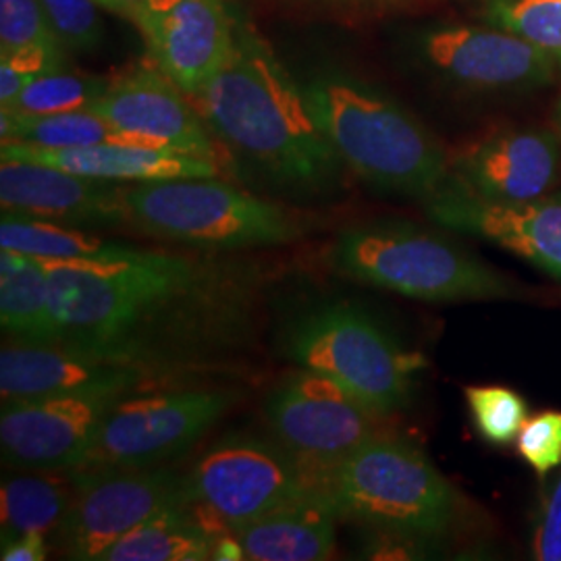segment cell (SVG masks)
Returning a JSON list of instances; mask_svg holds the SVG:
<instances>
[{
  "label": "cell",
  "instance_id": "cell-1",
  "mask_svg": "<svg viewBox=\"0 0 561 561\" xmlns=\"http://www.w3.org/2000/svg\"><path fill=\"white\" fill-rule=\"evenodd\" d=\"M59 347L162 381L225 368L259 341L261 266L131 248L113 261H42Z\"/></svg>",
  "mask_w": 561,
  "mask_h": 561
},
{
  "label": "cell",
  "instance_id": "cell-2",
  "mask_svg": "<svg viewBox=\"0 0 561 561\" xmlns=\"http://www.w3.org/2000/svg\"><path fill=\"white\" fill-rule=\"evenodd\" d=\"M202 117L275 185L304 196L331 192L341 161L314 119L304 88L252 32L194 96Z\"/></svg>",
  "mask_w": 561,
  "mask_h": 561
},
{
  "label": "cell",
  "instance_id": "cell-3",
  "mask_svg": "<svg viewBox=\"0 0 561 561\" xmlns=\"http://www.w3.org/2000/svg\"><path fill=\"white\" fill-rule=\"evenodd\" d=\"M304 92L343 164L375 190L426 201L449 178L442 144L379 90L345 76H324Z\"/></svg>",
  "mask_w": 561,
  "mask_h": 561
},
{
  "label": "cell",
  "instance_id": "cell-4",
  "mask_svg": "<svg viewBox=\"0 0 561 561\" xmlns=\"http://www.w3.org/2000/svg\"><path fill=\"white\" fill-rule=\"evenodd\" d=\"M341 275L428 304L516 298L520 283L456 241L398 219L354 225L331 248Z\"/></svg>",
  "mask_w": 561,
  "mask_h": 561
},
{
  "label": "cell",
  "instance_id": "cell-5",
  "mask_svg": "<svg viewBox=\"0 0 561 561\" xmlns=\"http://www.w3.org/2000/svg\"><path fill=\"white\" fill-rule=\"evenodd\" d=\"M312 481L337 516L382 533L437 539L460 514L456 489L428 456L414 443L385 433L322 468Z\"/></svg>",
  "mask_w": 561,
  "mask_h": 561
},
{
  "label": "cell",
  "instance_id": "cell-6",
  "mask_svg": "<svg viewBox=\"0 0 561 561\" xmlns=\"http://www.w3.org/2000/svg\"><path fill=\"white\" fill-rule=\"evenodd\" d=\"M300 368L340 382L377 416L405 408L426 362L403 347L370 312L352 301H322L301 310L283 335Z\"/></svg>",
  "mask_w": 561,
  "mask_h": 561
},
{
  "label": "cell",
  "instance_id": "cell-7",
  "mask_svg": "<svg viewBox=\"0 0 561 561\" xmlns=\"http://www.w3.org/2000/svg\"><path fill=\"white\" fill-rule=\"evenodd\" d=\"M125 202L144 233L206 252L273 248L301 236L283 206L215 178L146 181L125 187Z\"/></svg>",
  "mask_w": 561,
  "mask_h": 561
},
{
  "label": "cell",
  "instance_id": "cell-8",
  "mask_svg": "<svg viewBox=\"0 0 561 561\" xmlns=\"http://www.w3.org/2000/svg\"><path fill=\"white\" fill-rule=\"evenodd\" d=\"M238 400L240 396L229 389L127 396L108 410L85 458L73 470L154 468L180 458Z\"/></svg>",
  "mask_w": 561,
  "mask_h": 561
},
{
  "label": "cell",
  "instance_id": "cell-9",
  "mask_svg": "<svg viewBox=\"0 0 561 561\" xmlns=\"http://www.w3.org/2000/svg\"><path fill=\"white\" fill-rule=\"evenodd\" d=\"M192 503L236 530L283 503L317 493L310 472L277 439L233 433L185 474Z\"/></svg>",
  "mask_w": 561,
  "mask_h": 561
},
{
  "label": "cell",
  "instance_id": "cell-10",
  "mask_svg": "<svg viewBox=\"0 0 561 561\" xmlns=\"http://www.w3.org/2000/svg\"><path fill=\"white\" fill-rule=\"evenodd\" d=\"M73 500L55 530L67 558L101 561L123 535L159 512L192 503L185 477L171 468L69 470Z\"/></svg>",
  "mask_w": 561,
  "mask_h": 561
},
{
  "label": "cell",
  "instance_id": "cell-11",
  "mask_svg": "<svg viewBox=\"0 0 561 561\" xmlns=\"http://www.w3.org/2000/svg\"><path fill=\"white\" fill-rule=\"evenodd\" d=\"M264 414L275 439L310 477L382 433V416L362 405L340 382L306 368L277 382L266 398Z\"/></svg>",
  "mask_w": 561,
  "mask_h": 561
},
{
  "label": "cell",
  "instance_id": "cell-12",
  "mask_svg": "<svg viewBox=\"0 0 561 561\" xmlns=\"http://www.w3.org/2000/svg\"><path fill=\"white\" fill-rule=\"evenodd\" d=\"M424 206L443 227L495 243L561 280V190L537 201L495 204L477 198L447 178Z\"/></svg>",
  "mask_w": 561,
  "mask_h": 561
},
{
  "label": "cell",
  "instance_id": "cell-13",
  "mask_svg": "<svg viewBox=\"0 0 561 561\" xmlns=\"http://www.w3.org/2000/svg\"><path fill=\"white\" fill-rule=\"evenodd\" d=\"M127 398V396H125ZM117 396H62L9 401L0 412L4 468L67 472L78 468Z\"/></svg>",
  "mask_w": 561,
  "mask_h": 561
},
{
  "label": "cell",
  "instance_id": "cell-14",
  "mask_svg": "<svg viewBox=\"0 0 561 561\" xmlns=\"http://www.w3.org/2000/svg\"><path fill=\"white\" fill-rule=\"evenodd\" d=\"M138 27L154 65L192 99L231 57L238 32L225 0H152Z\"/></svg>",
  "mask_w": 561,
  "mask_h": 561
},
{
  "label": "cell",
  "instance_id": "cell-15",
  "mask_svg": "<svg viewBox=\"0 0 561 561\" xmlns=\"http://www.w3.org/2000/svg\"><path fill=\"white\" fill-rule=\"evenodd\" d=\"M185 96L157 65L138 67L111 81L106 94L88 111L131 144L215 159V144Z\"/></svg>",
  "mask_w": 561,
  "mask_h": 561
},
{
  "label": "cell",
  "instance_id": "cell-16",
  "mask_svg": "<svg viewBox=\"0 0 561 561\" xmlns=\"http://www.w3.org/2000/svg\"><path fill=\"white\" fill-rule=\"evenodd\" d=\"M561 175L560 136L505 129L468 148L449 171L466 192L495 204H522L553 192Z\"/></svg>",
  "mask_w": 561,
  "mask_h": 561
},
{
  "label": "cell",
  "instance_id": "cell-17",
  "mask_svg": "<svg viewBox=\"0 0 561 561\" xmlns=\"http://www.w3.org/2000/svg\"><path fill=\"white\" fill-rule=\"evenodd\" d=\"M424 53L445 76L479 90L545 85L558 71L539 46L493 25L435 30L424 38Z\"/></svg>",
  "mask_w": 561,
  "mask_h": 561
},
{
  "label": "cell",
  "instance_id": "cell-18",
  "mask_svg": "<svg viewBox=\"0 0 561 561\" xmlns=\"http://www.w3.org/2000/svg\"><path fill=\"white\" fill-rule=\"evenodd\" d=\"M2 210H18L69 227H119L129 222L125 187L48 164L2 161Z\"/></svg>",
  "mask_w": 561,
  "mask_h": 561
},
{
  "label": "cell",
  "instance_id": "cell-19",
  "mask_svg": "<svg viewBox=\"0 0 561 561\" xmlns=\"http://www.w3.org/2000/svg\"><path fill=\"white\" fill-rule=\"evenodd\" d=\"M150 382L131 368L92 360L53 345L9 343L0 352L2 403L62 396L125 398Z\"/></svg>",
  "mask_w": 561,
  "mask_h": 561
},
{
  "label": "cell",
  "instance_id": "cell-20",
  "mask_svg": "<svg viewBox=\"0 0 561 561\" xmlns=\"http://www.w3.org/2000/svg\"><path fill=\"white\" fill-rule=\"evenodd\" d=\"M0 161L38 162L85 178L136 183L215 178L219 173L215 159L125 141H106L60 150L21 141H2Z\"/></svg>",
  "mask_w": 561,
  "mask_h": 561
},
{
  "label": "cell",
  "instance_id": "cell-21",
  "mask_svg": "<svg viewBox=\"0 0 561 561\" xmlns=\"http://www.w3.org/2000/svg\"><path fill=\"white\" fill-rule=\"evenodd\" d=\"M335 510L319 493L283 503L231 530L252 561H321L335 551Z\"/></svg>",
  "mask_w": 561,
  "mask_h": 561
},
{
  "label": "cell",
  "instance_id": "cell-22",
  "mask_svg": "<svg viewBox=\"0 0 561 561\" xmlns=\"http://www.w3.org/2000/svg\"><path fill=\"white\" fill-rule=\"evenodd\" d=\"M0 327L9 343L59 347V319L44 262L7 248H0Z\"/></svg>",
  "mask_w": 561,
  "mask_h": 561
},
{
  "label": "cell",
  "instance_id": "cell-23",
  "mask_svg": "<svg viewBox=\"0 0 561 561\" xmlns=\"http://www.w3.org/2000/svg\"><path fill=\"white\" fill-rule=\"evenodd\" d=\"M215 537L194 503L171 507L141 522L111 545L101 561H204L210 560Z\"/></svg>",
  "mask_w": 561,
  "mask_h": 561
},
{
  "label": "cell",
  "instance_id": "cell-24",
  "mask_svg": "<svg viewBox=\"0 0 561 561\" xmlns=\"http://www.w3.org/2000/svg\"><path fill=\"white\" fill-rule=\"evenodd\" d=\"M0 489V545L25 533H50L59 528L73 500L69 474L13 470Z\"/></svg>",
  "mask_w": 561,
  "mask_h": 561
},
{
  "label": "cell",
  "instance_id": "cell-25",
  "mask_svg": "<svg viewBox=\"0 0 561 561\" xmlns=\"http://www.w3.org/2000/svg\"><path fill=\"white\" fill-rule=\"evenodd\" d=\"M0 248L15 250L38 261H113L131 248L102 240L81 229L46 221L18 210H2Z\"/></svg>",
  "mask_w": 561,
  "mask_h": 561
},
{
  "label": "cell",
  "instance_id": "cell-26",
  "mask_svg": "<svg viewBox=\"0 0 561 561\" xmlns=\"http://www.w3.org/2000/svg\"><path fill=\"white\" fill-rule=\"evenodd\" d=\"M65 50L41 0H0V60L41 78L67 69Z\"/></svg>",
  "mask_w": 561,
  "mask_h": 561
},
{
  "label": "cell",
  "instance_id": "cell-27",
  "mask_svg": "<svg viewBox=\"0 0 561 561\" xmlns=\"http://www.w3.org/2000/svg\"><path fill=\"white\" fill-rule=\"evenodd\" d=\"M2 141H21L41 148H83L106 141L125 140L119 131L92 111H71L53 115H30L13 108L0 111Z\"/></svg>",
  "mask_w": 561,
  "mask_h": 561
},
{
  "label": "cell",
  "instance_id": "cell-28",
  "mask_svg": "<svg viewBox=\"0 0 561 561\" xmlns=\"http://www.w3.org/2000/svg\"><path fill=\"white\" fill-rule=\"evenodd\" d=\"M481 15L539 46L561 71V0H481Z\"/></svg>",
  "mask_w": 561,
  "mask_h": 561
},
{
  "label": "cell",
  "instance_id": "cell-29",
  "mask_svg": "<svg viewBox=\"0 0 561 561\" xmlns=\"http://www.w3.org/2000/svg\"><path fill=\"white\" fill-rule=\"evenodd\" d=\"M111 81L76 71H53L23 88L20 96L7 108L30 115H53L85 111L106 94Z\"/></svg>",
  "mask_w": 561,
  "mask_h": 561
},
{
  "label": "cell",
  "instance_id": "cell-30",
  "mask_svg": "<svg viewBox=\"0 0 561 561\" xmlns=\"http://www.w3.org/2000/svg\"><path fill=\"white\" fill-rule=\"evenodd\" d=\"M463 398L482 442L495 447L516 443L528 421V405L520 393L502 385H470Z\"/></svg>",
  "mask_w": 561,
  "mask_h": 561
},
{
  "label": "cell",
  "instance_id": "cell-31",
  "mask_svg": "<svg viewBox=\"0 0 561 561\" xmlns=\"http://www.w3.org/2000/svg\"><path fill=\"white\" fill-rule=\"evenodd\" d=\"M48 20L67 50L90 53L102 38L96 0H41Z\"/></svg>",
  "mask_w": 561,
  "mask_h": 561
},
{
  "label": "cell",
  "instance_id": "cell-32",
  "mask_svg": "<svg viewBox=\"0 0 561 561\" xmlns=\"http://www.w3.org/2000/svg\"><path fill=\"white\" fill-rule=\"evenodd\" d=\"M516 449L539 477L561 466V412L549 410L528 419L516 439Z\"/></svg>",
  "mask_w": 561,
  "mask_h": 561
},
{
  "label": "cell",
  "instance_id": "cell-33",
  "mask_svg": "<svg viewBox=\"0 0 561 561\" xmlns=\"http://www.w3.org/2000/svg\"><path fill=\"white\" fill-rule=\"evenodd\" d=\"M533 556L539 561H561V474L542 503L535 526Z\"/></svg>",
  "mask_w": 561,
  "mask_h": 561
},
{
  "label": "cell",
  "instance_id": "cell-34",
  "mask_svg": "<svg viewBox=\"0 0 561 561\" xmlns=\"http://www.w3.org/2000/svg\"><path fill=\"white\" fill-rule=\"evenodd\" d=\"M308 7H317L322 11H335L340 15H360V13H379L400 7H410L424 0H294Z\"/></svg>",
  "mask_w": 561,
  "mask_h": 561
},
{
  "label": "cell",
  "instance_id": "cell-35",
  "mask_svg": "<svg viewBox=\"0 0 561 561\" xmlns=\"http://www.w3.org/2000/svg\"><path fill=\"white\" fill-rule=\"evenodd\" d=\"M48 558V545L42 533H25L11 541L2 542V561H42Z\"/></svg>",
  "mask_w": 561,
  "mask_h": 561
},
{
  "label": "cell",
  "instance_id": "cell-36",
  "mask_svg": "<svg viewBox=\"0 0 561 561\" xmlns=\"http://www.w3.org/2000/svg\"><path fill=\"white\" fill-rule=\"evenodd\" d=\"M210 560L240 561L248 560V558H245L240 539L233 533H225L219 539H215Z\"/></svg>",
  "mask_w": 561,
  "mask_h": 561
},
{
  "label": "cell",
  "instance_id": "cell-37",
  "mask_svg": "<svg viewBox=\"0 0 561 561\" xmlns=\"http://www.w3.org/2000/svg\"><path fill=\"white\" fill-rule=\"evenodd\" d=\"M152 0H119L121 15L140 25L141 18L146 15Z\"/></svg>",
  "mask_w": 561,
  "mask_h": 561
},
{
  "label": "cell",
  "instance_id": "cell-38",
  "mask_svg": "<svg viewBox=\"0 0 561 561\" xmlns=\"http://www.w3.org/2000/svg\"><path fill=\"white\" fill-rule=\"evenodd\" d=\"M101 7L104 9H108V11H115V13H119L121 15V4L119 0H96Z\"/></svg>",
  "mask_w": 561,
  "mask_h": 561
},
{
  "label": "cell",
  "instance_id": "cell-39",
  "mask_svg": "<svg viewBox=\"0 0 561 561\" xmlns=\"http://www.w3.org/2000/svg\"><path fill=\"white\" fill-rule=\"evenodd\" d=\"M556 123H558V136H560L561 140V101L558 104V111H556Z\"/></svg>",
  "mask_w": 561,
  "mask_h": 561
}]
</instances>
